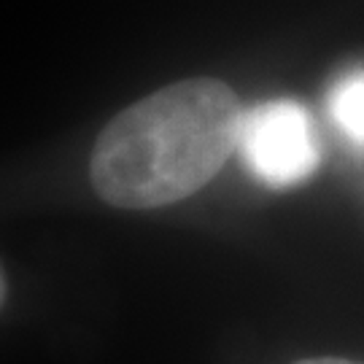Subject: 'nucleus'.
I'll return each instance as SVG.
<instances>
[{
  "mask_svg": "<svg viewBox=\"0 0 364 364\" xmlns=\"http://www.w3.org/2000/svg\"><path fill=\"white\" fill-rule=\"evenodd\" d=\"M243 108L216 78L170 84L122 111L92 151V183L117 208H159L195 195L237 149Z\"/></svg>",
  "mask_w": 364,
  "mask_h": 364,
  "instance_id": "1",
  "label": "nucleus"
},
{
  "mask_svg": "<svg viewBox=\"0 0 364 364\" xmlns=\"http://www.w3.org/2000/svg\"><path fill=\"white\" fill-rule=\"evenodd\" d=\"M237 151L248 173L270 189L305 183L321 162L316 124L297 100H267L243 111Z\"/></svg>",
  "mask_w": 364,
  "mask_h": 364,
  "instance_id": "2",
  "label": "nucleus"
},
{
  "mask_svg": "<svg viewBox=\"0 0 364 364\" xmlns=\"http://www.w3.org/2000/svg\"><path fill=\"white\" fill-rule=\"evenodd\" d=\"M326 108H329V117L335 119L338 130L351 144L364 146V68L343 73L332 84Z\"/></svg>",
  "mask_w": 364,
  "mask_h": 364,
  "instance_id": "3",
  "label": "nucleus"
},
{
  "mask_svg": "<svg viewBox=\"0 0 364 364\" xmlns=\"http://www.w3.org/2000/svg\"><path fill=\"white\" fill-rule=\"evenodd\" d=\"M294 364H364V362H353V359H338V356H318V359H299Z\"/></svg>",
  "mask_w": 364,
  "mask_h": 364,
  "instance_id": "4",
  "label": "nucleus"
},
{
  "mask_svg": "<svg viewBox=\"0 0 364 364\" xmlns=\"http://www.w3.org/2000/svg\"><path fill=\"white\" fill-rule=\"evenodd\" d=\"M3 294H6V281H3V275H0V302H3Z\"/></svg>",
  "mask_w": 364,
  "mask_h": 364,
  "instance_id": "5",
  "label": "nucleus"
}]
</instances>
